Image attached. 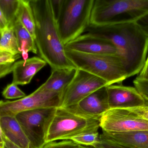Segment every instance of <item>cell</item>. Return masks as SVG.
Returning a JSON list of instances; mask_svg holds the SVG:
<instances>
[{"mask_svg": "<svg viewBox=\"0 0 148 148\" xmlns=\"http://www.w3.org/2000/svg\"><path fill=\"white\" fill-rule=\"evenodd\" d=\"M86 33L110 41L122 59L128 78L140 74L148 53V35L137 24L130 21L101 27L89 26Z\"/></svg>", "mask_w": 148, "mask_h": 148, "instance_id": "cell-1", "label": "cell"}, {"mask_svg": "<svg viewBox=\"0 0 148 148\" xmlns=\"http://www.w3.org/2000/svg\"><path fill=\"white\" fill-rule=\"evenodd\" d=\"M35 21V41L40 57L52 70L75 67L67 57L61 41L50 0L29 1Z\"/></svg>", "mask_w": 148, "mask_h": 148, "instance_id": "cell-2", "label": "cell"}, {"mask_svg": "<svg viewBox=\"0 0 148 148\" xmlns=\"http://www.w3.org/2000/svg\"><path fill=\"white\" fill-rule=\"evenodd\" d=\"M69 60L77 69L106 81L109 85L121 84L128 78L122 59L117 54H90L65 48Z\"/></svg>", "mask_w": 148, "mask_h": 148, "instance_id": "cell-3", "label": "cell"}, {"mask_svg": "<svg viewBox=\"0 0 148 148\" xmlns=\"http://www.w3.org/2000/svg\"><path fill=\"white\" fill-rule=\"evenodd\" d=\"M148 14V0H95L90 26L136 21Z\"/></svg>", "mask_w": 148, "mask_h": 148, "instance_id": "cell-4", "label": "cell"}, {"mask_svg": "<svg viewBox=\"0 0 148 148\" xmlns=\"http://www.w3.org/2000/svg\"><path fill=\"white\" fill-rule=\"evenodd\" d=\"M95 0H62L56 19L58 33L64 45L86 31L90 24Z\"/></svg>", "mask_w": 148, "mask_h": 148, "instance_id": "cell-5", "label": "cell"}, {"mask_svg": "<svg viewBox=\"0 0 148 148\" xmlns=\"http://www.w3.org/2000/svg\"><path fill=\"white\" fill-rule=\"evenodd\" d=\"M100 120L89 119L58 107L49 127L46 143L67 140L84 133L98 131Z\"/></svg>", "mask_w": 148, "mask_h": 148, "instance_id": "cell-6", "label": "cell"}, {"mask_svg": "<svg viewBox=\"0 0 148 148\" xmlns=\"http://www.w3.org/2000/svg\"><path fill=\"white\" fill-rule=\"evenodd\" d=\"M58 107L37 109L18 113L15 115L30 143L31 148H43L50 123Z\"/></svg>", "mask_w": 148, "mask_h": 148, "instance_id": "cell-7", "label": "cell"}, {"mask_svg": "<svg viewBox=\"0 0 148 148\" xmlns=\"http://www.w3.org/2000/svg\"><path fill=\"white\" fill-rule=\"evenodd\" d=\"M62 95L41 90L14 101H0V117L14 116L23 111L48 107H59Z\"/></svg>", "mask_w": 148, "mask_h": 148, "instance_id": "cell-8", "label": "cell"}, {"mask_svg": "<svg viewBox=\"0 0 148 148\" xmlns=\"http://www.w3.org/2000/svg\"><path fill=\"white\" fill-rule=\"evenodd\" d=\"M103 132L127 133L147 131L148 121L141 119L127 109H110L100 119Z\"/></svg>", "mask_w": 148, "mask_h": 148, "instance_id": "cell-9", "label": "cell"}, {"mask_svg": "<svg viewBox=\"0 0 148 148\" xmlns=\"http://www.w3.org/2000/svg\"><path fill=\"white\" fill-rule=\"evenodd\" d=\"M108 86V83L100 77L77 69L73 80L63 93L59 107L76 105L97 89Z\"/></svg>", "mask_w": 148, "mask_h": 148, "instance_id": "cell-10", "label": "cell"}, {"mask_svg": "<svg viewBox=\"0 0 148 148\" xmlns=\"http://www.w3.org/2000/svg\"><path fill=\"white\" fill-rule=\"evenodd\" d=\"M107 87L97 89L76 105L64 109L86 118L100 120L102 116L110 109Z\"/></svg>", "mask_w": 148, "mask_h": 148, "instance_id": "cell-11", "label": "cell"}, {"mask_svg": "<svg viewBox=\"0 0 148 148\" xmlns=\"http://www.w3.org/2000/svg\"><path fill=\"white\" fill-rule=\"evenodd\" d=\"M106 89L110 109L148 106V101L136 87L120 84L109 85Z\"/></svg>", "mask_w": 148, "mask_h": 148, "instance_id": "cell-12", "label": "cell"}, {"mask_svg": "<svg viewBox=\"0 0 148 148\" xmlns=\"http://www.w3.org/2000/svg\"><path fill=\"white\" fill-rule=\"evenodd\" d=\"M65 48L90 54H117L116 48L110 41L87 33L67 43Z\"/></svg>", "mask_w": 148, "mask_h": 148, "instance_id": "cell-13", "label": "cell"}, {"mask_svg": "<svg viewBox=\"0 0 148 148\" xmlns=\"http://www.w3.org/2000/svg\"><path fill=\"white\" fill-rule=\"evenodd\" d=\"M47 64L44 60L37 56L16 61L12 67V83L17 85L29 84L34 76Z\"/></svg>", "mask_w": 148, "mask_h": 148, "instance_id": "cell-14", "label": "cell"}, {"mask_svg": "<svg viewBox=\"0 0 148 148\" xmlns=\"http://www.w3.org/2000/svg\"><path fill=\"white\" fill-rule=\"evenodd\" d=\"M77 70L75 67L54 70L47 80L39 88L41 90L58 93L63 95L73 80Z\"/></svg>", "mask_w": 148, "mask_h": 148, "instance_id": "cell-15", "label": "cell"}, {"mask_svg": "<svg viewBox=\"0 0 148 148\" xmlns=\"http://www.w3.org/2000/svg\"><path fill=\"white\" fill-rule=\"evenodd\" d=\"M99 138L130 148H148V130L127 133L103 132Z\"/></svg>", "mask_w": 148, "mask_h": 148, "instance_id": "cell-16", "label": "cell"}, {"mask_svg": "<svg viewBox=\"0 0 148 148\" xmlns=\"http://www.w3.org/2000/svg\"><path fill=\"white\" fill-rule=\"evenodd\" d=\"M4 137L21 148H31L30 143L15 116L0 117Z\"/></svg>", "mask_w": 148, "mask_h": 148, "instance_id": "cell-17", "label": "cell"}, {"mask_svg": "<svg viewBox=\"0 0 148 148\" xmlns=\"http://www.w3.org/2000/svg\"><path fill=\"white\" fill-rule=\"evenodd\" d=\"M14 29L17 39L21 55L24 60L28 59L29 52L38 54L35 40L30 33L23 26L19 20L16 22Z\"/></svg>", "mask_w": 148, "mask_h": 148, "instance_id": "cell-18", "label": "cell"}, {"mask_svg": "<svg viewBox=\"0 0 148 148\" xmlns=\"http://www.w3.org/2000/svg\"><path fill=\"white\" fill-rule=\"evenodd\" d=\"M18 19L23 26L35 39V21L29 1L20 0Z\"/></svg>", "mask_w": 148, "mask_h": 148, "instance_id": "cell-19", "label": "cell"}, {"mask_svg": "<svg viewBox=\"0 0 148 148\" xmlns=\"http://www.w3.org/2000/svg\"><path fill=\"white\" fill-rule=\"evenodd\" d=\"M0 49L13 55H21L14 28L7 27L1 31Z\"/></svg>", "mask_w": 148, "mask_h": 148, "instance_id": "cell-20", "label": "cell"}, {"mask_svg": "<svg viewBox=\"0 0 148 148\" xmlns=\"http://www.w3.org/2000/svg\"><path fill=\"white\" fill-rule=\"evenodd\" d=\"M20 0H0V8L8 23V27L14 28L18 20Z\"/></svg>", "mask_w": 148, "mask_h": 148, "instance_id": "cell-21", "label": "cell"}, {"mask_svg": "<svg viewBox=\"0 0 148 148\" xmlns=\"http://www.w3.org/2000/svg\"><path fill=\"white\" fill-rule=\"evenodd\" d=\"M99 139V133L95 131L81 134L71 138L70 140L78 145L92 147Z\"/></svg>", "mask_w": 148, "mask_h": 148, "instance_id": "cell-22", "label": "cell"}, {"mask_svg": "<svg viewBox=\"0 0 148 148\" xmlns=\"http://www.w3.org/2000/svg\"><path fill=\"white\" fill-rule=\"evenodd\" d=\"M21 56L9 54L0 58V79L12 72L13 64L21 58Z\"/></svg>", "mask_w": 148, "mask_h": 148, "instance_id": "cell-23", "label": "cell"}, {"mask_svg": "<svg viewBox=\"0 0 148 148\" xmlns=\"http://www.w3.org/2000/svg\"><path fill=\"white\" fill-rule=\"evenodd\" d=\"M2 94L3 96L7 99H21L26 96L25 93L18 87L17 85L13 83L7 85Z\"/></svg>", "mask_w": 148, "mask_h": 148, "instance_id": "cell-24", "label": "cell"}, {"mask_svg": "<svg viewBox=\"0 0 148 148\" xmlns=\"http://www.w3.org/2000/svg\"><path fill=\"white\" fill-rule=\"evenodd\" d=\"M43 148H78V145L70 140H67L59 142H53L47 143Z\"/></svg>", "mask_w": 148, "mask_h": 148, "instance_id": "cell-25", "label": "cell"}, {"mask_svg": "<svg viewBox=\"0 0 148 148\" xmlns=\"http://www.w3.org/2000/svg\"><path fill=\"white\" fill-rule=\"evenodd\" d=\"M135 87L148 101V81L136 78L133 81Z\"/></svg>", "mask_w": 148, "mask_h": 148, "instance_id": "cell-26", "label": "cell"}, {"mask_svg": "<svg viewBox=\"0 0 148 148\" xmlns=\"http://www.w3.org/2000/svg\"><path fill=\"white\" fill-rule=\"evenodd\" d=\"M94 148H130L124 145L99 138L97 142L92 146Z\"/></svg>", "mask_w": 148, "mask_h": 148, "instance_id": "cell-27", "label": "cell"}, {"mask_svg": "<svg viewBox=\"0 0 148 148\" xmlns=\"http://www.w3.org/2000/svg\"><path fill=\"white\" fill-rule=\"evenodd\" d=\"M138 117L148 121V106L127 109Z\"/></svg>", "mask_w": 148, "mask_h": 148, "instance_id": "cell-28", "label": "cell"}, {"mask_svg": "<svg viewBox=\"0 0 148 148\" xmlns=\"http://www.w3.org/2000/svg\"><path fill=\"white\" fill-rule=\"evenodd\" d=\"M137 24L148 35V14L136 21Z\"/></svg>", "mask_w": 148, "mask_h": 148, "instance_id": "cell-29", "label": "cell"}, {"mask_svg": "<svg viewBox=\"0 0 148 148\" xmlns=\"http://www.w3.org/2000/svg\"><path fill=\"white\" fill-rule=\"evenodd\" d=\"M62 1V0H50L52 10L53 12L55 20L60 12Z\"/></svg>", "mask_w": 148, "mask_h": 148, "instance_id": "cell-30", "label": "cell"}, {"mask_svg": "<svg viewBox=\"0 0 148 148\" xmlns=\"http://www.w3.org/2000/svg\"><path fill=\"white\" fill-rule=\"evenodd\" d=\"M136 78L141 80L148 81V53L144 67Z\"/></svg>", "mask_w": 148, "mask_h": 148, "instance_id": "cell-31", "label": "cell"}, {"mask_svg": "<svg viewBox=\"0 0 148 148\" xmlns=\"http://www.w3.org/2000/svg\"><path fill=\"white\" fill-rule=\"evenodd\" d=\"M8 23L3 16V14L0 8V31L8 27Z\"/></svg>", "mask_w": 148, "mask_h": 148, "instance_id": "cell-32", "label": "cell"}, {"mask_svg": "<svg viewBox=\"0 0 148 148\" xmlns=\"http://www.w3.org/2000/svg\"><path fill=\"white\" fill-rule=\"evenodd\" d=\"M4 148H21L4 138Z\"/></svg>", "mask_w": 148, "mask_h": 148, "instance_id": "cell-33", "label": "cell"}, {"mask_svg": "<svg viewBox=\"0 0 148 148\" xmlns=\"http://www.w3.org/2000/svg\"><path fill=\"white\" fill-rule=\"evenodd\" d=\"M4 138L5 137L0 123V148H4Z\"/></svg>", "mask_w": 148, "mask_h": 148, "instance_id": "cell-34", "label": "cell"}, {"mask_svg": "<svg viewBox=\"0 0 148 148\" xmlns=\"http://www.w3.org/2000/svg\"><path fill=\"white\" fill-rule=\"evenodd\" d=\"M9 54H9V53H8V52H6V51H3V50L0 49V58L3 57V56L7 55Z\"/></svg>", "mask_w": 148, "mask_h": 148, "instance_id": "cell-35", "label": "cell"}, {"mask_svg": "<svg viewBox=\"0 0 148 148\" xmlns=\"http://www.w3.org/2000/svg\"><path fill=\"white\" fill-rule=\"evenodd\" d=\"M78 148H90L89 147H86V146H82V145H78Z\"/></svg>", "mask_w": 148, "mask_h": 148, "instance_id": "cell-36", "label": "cell"}, {"mask_svg": "<svg viewBox=\"0 0 148 148\" xmlns=\"http://www.w3.org/2000/svg\"><path fill=\"white\" fill-rule=\"evenodd\" d=\"M1 32L0 31V39H1Z\"/></svg>", "mask_w": 148, "mask_h": 148, "instance_id": "cell-37", "label": "cell"}]
</instances>
